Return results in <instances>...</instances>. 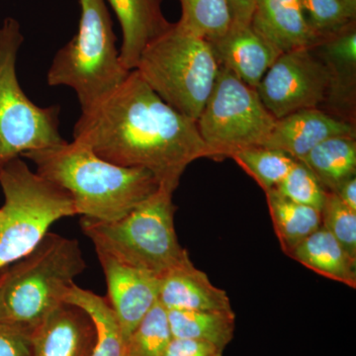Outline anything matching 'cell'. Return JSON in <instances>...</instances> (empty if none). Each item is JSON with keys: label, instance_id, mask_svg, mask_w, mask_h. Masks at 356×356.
<instances>
[{"label": "cell", "instance_id": "28", "mask_svg": "<svg viewBox=\"0 0 356 356\" xmlns=\"http://www.w3.org/2000/svg\"><path fill=\"white\" fill-rule=\"evenodd\" d=\"M275 191L294 202L310 206L320 212L327 195L317 177L301 161H295Z\"/></svg>", "mask_w": 356, "mask_h": 356}, {"label": "cell", "instance_id": "24", "mask_svg": "<svg viewBox=\"0 0 356 356\" xmlns=\"http://www.w3.org/2000/svg\"><path fill=\"white\" fill-rule=\"evenodd\" d=\"M231 159L254 178L264 193L275 189L296 161L283 152L266 147L241 149Z\"/></svg>", "mask_w": 356, "mask_h": 356}, {"label": "cell", "instance_id": "9", "mask_svg": "<svg viewBox=\"0 0 356 356\" xmlns=\"http://www.w3.org/2000/svg\"><path fill=\"white\" fill-rule=\"evenodd\" d=\"M276 121L257 89L219 65L216 81L196 122L211 159H231L241 149L264 146Z\"/></svg>", "mask_w": 356, "mask_h": 356}, {"label": "cell", "instance_id": "1", "mask_svg": "<svg viewBox=\"0 0 356 356\" xmlns=\"http://www.w3.org/2000/svg\"><path fill=\"white\" fill-rule=\"evenodd\" d=\"M72 138L109 163L149 170L159 188L172 193L187 166L211 159L197 123L166 104L136 70L111 95L81 110Z\"/></svg>", "mask_w": 356, "mask_h": 356}, {"label": "cell", "instance_id": "31", "mask_svg": "<svg viewBox=\"0 0 356 356\" xmlns=\"http://www.w3.org/2000/svg\"><path fill=\"white\" fill-rule=\"evenodd\" d=\"M224 351L206 341L172 337L163 356H222Z\"/></svg>", "mask_w": 356, "mask_h": 356}, {"label": "cell", "instance_id": "5", "mask_svg": "<svg viewBox=\"0 0 356 356\" xmlns=\"http://www.w3.org/2000/svg\"><path fill=\"white\" fill-rule=\"evenodd\" d=\"M79 1V29L51 60L47 83L72 88L86 110L111 95L131 72L122 64L105 0Z\"/></svg>", "mask_w": 356, "mask_h": 356}, {"label": "cell", "instance_id": "18", "mask_svg": "<svg viewBox=\"0 0 356 356\" xmlns=\"http://www.w3.org/2000/svg\"><path fill=\"white\" fill-rule=\"evenodd\" d=\"M312 49L329 72L331 84L327 103L344 109L346 114L353 116V112H355L356 88L355 21L327 35Z\"/></svg>", "mask_w": 356, "mask_h": 356}, {"label": "cell", "instance_id": "16", "mask_svg": "<svg viewBox=\"0 0 356 356\" xmlns=\"http://www.w3.org/2000/svg\"><path fill=\"white\" fill-rule=\"evenodd\" d=\"M159 303L165 310H233L227 292L215 286L192 261L175 267L161 278Z\"/></svg>", "mask_w": 356, "mask_h": 356}, {"label": "cell", "instance_id": "22", "mask_svg": "<svg viewBox=\"0 0 356 356\" xmlns=\"http://www.w3.org/2000/svg\"><path fill=\"white\" fill-rule=\"evenodd\" d=\"M172 337L195 339L226 350L235 336L236 314L231 311L166 310Z\"/></svg>", "mask_w": 356, "mask_h": 356}, {"label": "cell", "instance_id": "20", "mask_svg": "<svg viewBox=\"0 0 356 356\" xmlns=\"http://www.w3.org/2000/svg\"><path fill=\"white\" fill-rule=\"evenodd\" d=\"M327 192H336L346 180L356 177V140L350 136L324 140L300 159Z\"/></svg>", "mask_w": 356, "mask_h": 356}, {"label": "cell", "instance_id": "11", "mask_svg": "<svg viewBox=\"0 0 356 356\" xmlns=\"http://www.w3.org/2000/svg\"><path fill=\"white\" fill-rule=\"evenodd\" d=\"M96 254L106 280L110 306L127 343L136 327L158 303L161 277L123 264L103 252Z\"/></svg>", "mask_w": 356, "mask_h": 356}, {"label": "cell", "instance_id": "25", "mask_svg": "<svg viewBox=\"0 0 356 356\" xmlns=\"http://www.w3.org/2000/svg\"><path fill=\"white\" fill-rule=\"evenodd\" d=\"M181 18L178 21L189 31L212 41L225 34L231 26L228 0H179Z\"/></svg>", "mask_w": 356, "mask_h": 356}, {"label": "cell", "instance_id": "3", "mask_svg": "<svg viewBox=\"0 0 356 356\" xmlns=\"http://www.w3.org/2000/svg\"><path fill=\"white\" fill-rule=\"evenodd\" d=\"M86 268L77 240L49 232L31 252L0 275V325L31 336L65 303V293Z\"/></svg>", "mask_w": 356, "mask_h": 356}, {"label": "cell", "instance_id": "30", "mask_svg": "<svg viewBox=\"0 0 356 356\" xmlns=\"http://www.w3.org/2000/svg\"><path fill=\"white\" fill-rule=\"evenodd\" d=\"M0 356H33L31 336L10 325H0Z\"/></svg>", "mask_w": 356, "mask_h": 356}, {"label": "cell", "instance_id": "29", "mask_svg": "<svg viewBox=\"0 0 356 356\" xmlns=\"http://www.w3.org/2000/svg\"><path fill=\"white\" fill-rule=\"evenodd\" d=\"M301 4L307 22L320 36L327 37L353 22L341 0H301Z\"/></svg>", "mask_w": 356, "mask_h": 356}, {"label": "cell", "instance_id": "15", "mask_svg": "<svg viewBox=\"0 0 356 356\" xmlns=\"http://www.w3.org/2000/svg\"><path fill=\"white\" fill-rule=\"evenodd\" d=\"M250 24L281 53L313 48L325 38L307 22L301 0H254Z\"/></svg>", "mask_w": 356, "mask_h": 356}, {"label": "cell", "instance_id": "17", "mask_svg": "<svg viewBox=\"0 0 356 356\" xmlns=\"http://www.w3.org/2000/svg\"><path fill=\"white\" fill-rule=\"evenodd\" d=\"M120 23L122 64L136 70L143 51L172 27L163 13V0H108Z\"/></svg>", "mask_w": 356, "mask_h": 356}, {"label": "cell", "instance_id": "19", "mask_svg": "<svg viewBox=\"0 0 356 356\" xmlns=\"http://www.w3.org/2000/svg\"><path fill=\"white\" fill-rule=\"evenodd\" d=\"M288 257L325 278L356 288V259L323 227L295 248Z\"/></svg>", "mask_w": 356, "mask_h": 356}, {"label": "cell", "instance_id": "12", "mask_svg": "<svg viewBox=\"0 0 356 356\" xmlns=\"http://www.w3.org/2000/svg\"><path fill=\"white\" fill-rule=\"evenodd\" d=\"M96 341L90 316L79 307L63 303L32 332V355L92 356Z\"/></svg>", "mask_w": 356, "mask_h": 356}, {"label": "cell", "instance_id": "23", "mask_svg": "<svg viewBox=\"0 0 356 356\" xmlns=\"http://www.w3.org/2000/svg\"><path fill=\"white\" fill-rule=\"evenodd\" d=\"M64 302L79 307L92 318L97 332L92 356H126L125 341L108 300L74 283L65 293Z\"/></svg>", "mask_w": 356, "mask_h": 356}, {"label": "cell", "instance_id": "33", "mask_svg": "<svg viewBox=\"0 0 356 356\" xmlns=\"http://www.w3.org/2000/svg\"><path fill=\"white\" fill-rule=\"evenodd\" d=\"M337 197L351 210L356 211V177L344 181L336 192Z\"/></svg>", "mask_w": 356, "mask_h": 356}, {"label": "cell", "instance_id": "13", "mask_svg": "<svg viewBox=\"0 0 356 356\" xmlns=\"http://www.w3.org/2000/svg\"><path fill=\"white\" fill-rule=\"evenodd\" d=\"M210 43L219 65L255 89L282 54L252 24L232 22L228 31Z\"/></svg>", "mask_w": 356, "mask_h": 356}, {"label": "cell", "instance_id": "14", "mask_svg": "<svg viewBox=\"0 0 356 356\" xmlns=\"http://www.w3.org/2000/svg\"><path fill=\"white\" fill-rule=\"evenodd\" d=\"M341 136L356 137L355 124L318 108L304 109L278 119L262 147L300 161L321 143Z\"/></svg>", "mask_w": 356, "mask_h": 356}, {"label": "cell", "instance_id": "21", "mask_svg": "<svg viewBox=\"0 0 356 356\" xmlns=\"http://www.w3.org/2000/svg\"><path fill=\"white\" fill-rule=\"evenodd\" d=\"M266 202L281 250L289 255L295 248L322 227L320 211L294 202L275 189L266 192Z\"/></svg>", "mask_w": 356, "mask_h": 356}, {"label": "cell", "instance_id": "32", "mask_svg": "<svg viewBox=\"0 0 356 356\" xmlns=\"http://www.w3.org/2000/svg\"><path fill=\"white\" fill-rule=\"evenodd\" d=\"M233 22L250 24L254 9V0H228Z\"/></svg>", "mask_w": 356, "mask_h": 356}, {"label": "cell", "instance_id": "7", "mask_svg": "<svg viewBox=\"0 0 356 356\" xmlns=\"http://www.w3.org/2000/svg\"><path fill=\"white\" fill-rule=\"evenodd\" d=\"M0 186V269L31 252L54 222L79 215L69 192L33 172L21 156L4 166Z\"/></svg>", "mask_w": 356, "mask_h": 356}, {"label": "cell", "instance_id": "2", "mask_svg": "<svg viewBox=\"0 0 356 356\" xmlns=\"http://www.w3.org/2000/svg\"><path fill=\"white\" fill-rule=\"evenodd\" d=\"M22 158L31 161L40 175L69 192L77 214L98 221L127 216L159 189L149 170L109 163L74 140L28 152Z\"/></svg>", "mask_w": 356, "mask_h": 356}, {"label": "cell", "instance_id": "4", "mask_svg": "<svg viewBox=\"0 0 356 356\" xmlns=\"http://www.w3.org/2000/svg\"><path fill=\"white\" fill-rule=\"evenodd\" d=\"M172 192L159 188L127 216L112 222L81 217V228L96 252L163 277L191 261L175 228Z\"/></svg>", "mask_w": 356, "mask_h": 356}, {"label": "cell", "instance_id": "6", "mask_svg": "<svg viewBox=\"0 0 356 356\" xmlns=\"http://www.w3.org/2000/svg\"><path fill=\"white\" fill-rule=\"evenodd\" d=\"M136 70L166 104L197 122L219 63L210 41L177 22L147 44Z\"/></svg>", "mask_w": 356, "mask_h": 356}, {"label": "cell", "instance_id": "27", "mask_svg": "<svg viewBox=\"0 0 356 356\" xmlns=\"http://www.w3.org/2000/svg\"><path fill=\"white\" fill-rule=\"evenodd\" d=\"M321 220L323 228L356 259V211L348 208L334 192H327L321 209Z\"/></svg>", "mask_w": 356, "mask_h": 356}, {"label": "cell", "instance_id": "8", "mask_svg": "<svg viewBox=\"0 0 356 356\" xmlns=\"http://www.w3.org/2000/svg\"><path fill=\"white\" fill-rule=\"evenodd\" d=\"M23 42L19 22L7 17L0 27V172L23 154L65 142L60 107H40L21 88L16 63Z\"/></svg>", "mask_w": 356, "mask_h": 356}, {"label": "cell", "instance_id": "10", "mask_svg": "<svg viewBox=\"0 0 356 356\" xmlns=\"http://www.w3.org/2000/svg\"><path fill=\"white\" fill-rule=\"evenodd\" d=\"M329 72L312 48L281 54L257 86L266 109L281 119L300 110L318 108L329 97Z\"/></svg>", "mask_w": 356, "mask_h": 356}, {"label": "cell", "instance_id": "34", "mask_svg": "<svg viewBox=\"0 0 356 356\" xmlns=\"http://www.w3.org/2000/svg\"><path fill=\"white\" fill-rule=\"evenodd\" d=\"M346 14L350 20L355 21L356 18V0H341Z\"/></svg>", "mask_w": 356, "mask_h": 356}, {"label": "cell", "instance_id": "26", "mask_svg": "<svg viewBox=\"0 0 356 356\" xmlns=\"http://www.w3.org/2000/svg\"><path fill=\"white\" fill-rule=\"evenodd\" d=\"M168 312L156 303L126 343V356H163L172 341Z\"/></svg>", "mask_w": 356, "mask_h": 356}]
</instances>
